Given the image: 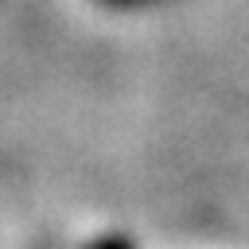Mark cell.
<instances>
[{
  "mask_svg": "<svg viewBox=\"0 0 249 249\" xmlns=\"http://www.w3.org/2000/svg\"><path fill=\"white\" fill-rule=\"evenodd\" d=\"M86 249H132V241L128 237H105V241H93Z\"/></svg>",
  "mask_w": 249,
  "mask_h": 249,
  "instance_id": "1",
  "label": "cell"
}]
</instances>
